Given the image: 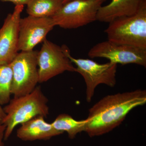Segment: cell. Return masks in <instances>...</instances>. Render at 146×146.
I'll return each instance as SVG.
<instances>
[{"label":"cell","mask_w":146,"mask_h":146,"mask_svg":"<svg viewBox=\"0 0 146 146\" xmlns=\"http://www.w3.org/2000/svg\"><path fill=\"white\" fill-rule=\"evenodd\" d=\"M6 114L3 108L0 104V123H1L5 117Z\"/></svg>","instance_id":"ac0fdd59"},{"label":"cell","mask_w":146,"mask_h":146,"mask_svg":"<svg viewBox=\"0 0 146 146\" xmlns=\"http://www.w3.org/2000/svg\"><path fill=\"white\" fill-rule=\"evenodd\" d=\"M64 0H31L27 5L29 16L39 18L52 17L60 9Z\"/></svg>","instance_id":"4fadbf2b"},{"label":"cell","mask_w":146,"mask_h":146,"mask_svg":"<svg viewBox=\"0 0 146 146\" xmlns=\"http://www.w3.org/2000/svg\"><path fill=\"white\" fill-rule=\"evenodd\" d=\"M48 101L40 86L29 94L11 99L3 108L6 115L1 123L6 127L5 141L8 140L17 125L36 116L46 117L49 114Z\"/></svg>","instance_id":"7a4b0ae2"},{"label":"cell","mask_w":146,"mask_h":146,"mask_svg":"<svg viewBox=\"0 0 146 146\" xmlns=\"http://www.w3.org/2000/svg\"><path fill=\"white\" fill-rule=\"evenodd\" d=\"M5 126L3 124L0 123V146H4L3 141L5 140Z\"/></svg>","instance_id":"2e32d148"},{"label":"cell","mask_w":146,"mask_h":146,"mask_svg":"<svg viewBox=\"0 0 146 146\" xmlns=\"http://www.w3.org/2000/svg\"><path fill=\"white\" fill-rule=\"evenodd\" d=\"M86 123V119L78 121L68 114H61L51 123L56 130L67 132L69 138L73 139L78 133L85 131Z\"/></svg>","instance_id":"5bb4252c"},{"label":"cell","mask_w":146,"mask_h":146,"mask_svg":"<svg viewBox=\"0 0 146 146\" xmlns=\"http://www.w3.org/2000/svg\"><path fill=\"white\" fill-rule=\"evenodd\" d=\"M39 83L46 82L64 72H75L76 68L61 46L46 39L37 56Z\"/></svg>","instance_id":"52a82bcc"},{"label":"cell","mask_w":146,"mask_h":146,"mask_svg":"<svg viewBox=\"0 0 146 146\" xmlns=\"http://www.w3.org/2000/svg\"><path fill=\"white\" fill-rule=\"evenodd\" d=\"M88 55L91 58H106L117 64H135L146 67V49L116 44L108 40L95 45Z\"/></svg>","instance_id":"ba28073f"},{"label":"cell","mask_w":146,"mask_h":146,"mask_svg":"<svg viewBox=\"0 0 146 146\" xmlns=\"http://www.w3.org/2000/svg\"><path fill=\"white\" fill-rule=\"evenodd\" d=\"M3 1L10 2L16 5H25L28 4L31 0H1Z\"/></svg>","instance_id":"e0dca14e"},{"label":"cell","mask_w":146,"mask_h":146,"mask_svg":"<svg viewBox=\"0 0 146 146\" xmlns=\"http://www.w3.org/2000/svg\"><path fill=\"white\" fill-rule=\"evenodd\" d=\"M63 45L69 59L76 66L75 72L79 73L84 79L86 101L91 102L98 85L104 84L110 87L115 86L117 64L110 62L100 64L91 59L75 58L71 55L68 47Z\"/></svg>","instance_id":"277c9868"},{"label":"cell","mask_w":146,"mask_h":146,"mask_svg":"<svg viewBox=\"0 0 146 146\" xmlns=\"http://www.w3.org/2000/svg\"><path fill=\"white\" fill-rule=\"evenodd\" d=\"M105 32L110 41L146 49V7L133 16L111 21Z\"/></svg>","instance_id":"3957f363"},{"label":"cell","mask_w":146,"mask_h":146,"mask_svg":"<svg viewBox=\"0 0 146 146\" xmlns=\"http://www.w3.org/2000/svg\"><path fill=\"white\" fill-rule=\"evenodd\" d=\"M37 53L33 50L21 51L9 64L13 74L11 94L14 97L29 94L39 83Z\"/></svg>","instance_id":"5b68a950"},{"label":"cell","mask_w":146,"mask_h":146,"mask_svg":"<svg viewBox=\"0 0 146 146\" xmlns=\"http://www.w3.org/2000/svg\"><path fill=\"white\" fill-rule=\"evenodd\" d=\"M21 125L16 136L23 141H47L63 133L56 130L51 123L47 122L42 116H36Z\"/></svg>","instance_id":"7c38bea8"},{"label":"cell","mask_w":146,"mask_h":146,"mask_svg":"<svg viewBox=\"0 0 146 146\" xmlns=\"http://www.w3.org/2000/svg\"><path fill=\"white\" fill-rule=\"evenodd\" d=\"M24 5H16L0 29V64H9L18 53L19 24Z\"/></svg>","instance_id":"30bf717a"},{"label":"cell","mask_w":146,"mask_h":146,"mask_svg":"<svg viewBox=\"0 0 146 146\" xmlns=\"http://www.w3.org/2000/svg\"><path fill=\"white\" fill-rule=\"evenodd\" d=\"M74 1V0H64V2H63V5L66 3L70 2L71 1Z\"/></svg>","instance_id":"d6986e66"},{"label":"cell","mask_w":146,"mask_h":146,"mask_svg":"<svg viewBox=\"0 0 146 146\" xmlns=\"http://www.w3.org/2000/svg\"><path fill=\"white\" fill-rule=\"evenodd\" d=\"M146 7V0H111L100 8L97 21L109 23L117 18L135 15Z\"/></svg>","instance_id":"8fae6325"},{"label":"cell","mask_w":146,"mask_h":146,"mask_svg":"<svg viewBox=\"0 0 146 146\" xmlns=\"http://www.w3.org/2000/svg\"><path fill=\"white\" fill-rule=\"evenodd\" d=\"M106 1L74 0L63 5L52 18L62 28H78L96 21L98 11Z\"/></svg>","instance_id":"8992f818"},{"label":"cell","mask_w":146,"mask_h":146,"mask_svg":"<svg viewBox=\"0 0 146 146\" xmlns=\"http://www.w3.org/2000/svg\"><path fill=\"white\" fill-rule=\"evenodd\" d=\"M146 103V91L141 89L106 96L89 109L84 131L90 137L108 133L132 110Z\"/></svg>","instance_id":"6da1fadb"},{"label":"cell","mask_w":146,"mask_h":146,"mask_svg":"<svg viewBox=\"0 0 146 146\" xmlns=\"http://www.w3.org/2000/svg\"><path fill=\"white\" fill-rule=\"evenodd\" d=\"M12 70L9 64H0V104H7L11 100Z\"/></svg>","instance_id":"9a60e30c"},{"label":"cell","mask_w":146,"mask_h":146,"mask_svg":"<svg viewBox=\"0 0 146 146\" xmlns=\"http://www.w3.org/2000/svg\"><path fill=\"white\" fill-rule=\"evenodd\" d=\"M55 24L52 17L29 16L21 18L19 24L18 50L29 51L44 42Z\"/></svg>","instance_id":"9c48e42d"}]
</instances>
